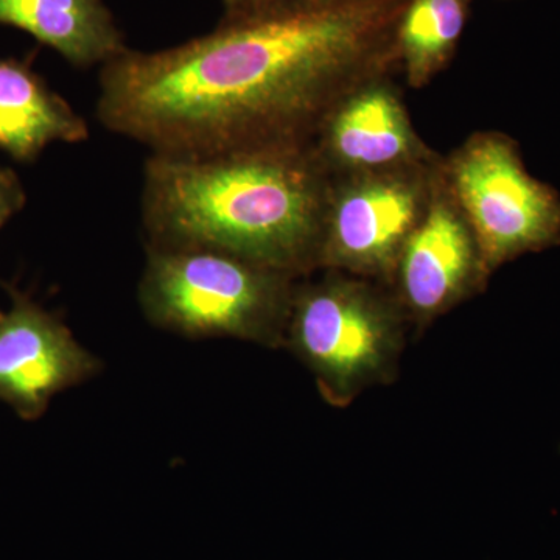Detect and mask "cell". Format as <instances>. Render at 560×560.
<instances>
[{
  "mask_svg": "<svg viewBox=\"0 0 560 560\" xmlns=\"http://www.w3.org/2000/svg\"><path fill=\"white\" fill-rule=\"evenodd\" d=\"M223 2L226 7V16H235V14L264 9V7L272 5L280 0H223Z\"/></svg>",
  "mask_w": 560,
  "mask_h": 560,
  "instance_id": "14",
  "label": "cell"
},
{
  "mask_svg": "<svg viewBox=\"0 0 560 560\" xmlns=\"http://www.w3.org/2000/svg\"><path fill=\"white\" fill-rule=\"evenodd\" d=\"M441 161L331 179L319 270L390 287L401 249L429 208Z\"/></svg>",
  "mask_w": 560,
  "mask_h": 560,
  "instance_id": "6",
  "label": "cell"
},
{
  "mask_svg": "<svg viewBox=\"0 0 560 560\" xmlns=\"http://www.w3.org/2000/svg\"><path fill=\"white\" fill-rule=\"evenodd\" d=\"M441 173L488 276L523 254L560 245L559 191L530 175L511 136L474 132L442 156Z\"/></svg>",
  "mask_w": 560,
  "mask_h": 560,
  "instance_id": "5",
  "label": "cell"
},
{
  "mask_svg": "<svg viewBox=\"0 0 560 560\" xmlns=\"http://www.w3.org/2000/svg\"><path fill=\"white\" fill-rule=\"evenodd\" d=\"M90 138L86 120L57 94L31 61L0 58V150L32 162L54 142Z\"/></svg>",
  "mask_w": 560,
  "mask_h": 560,
  "instance_id": "10",
  "label": "cell"
},
{
  "mask_svg": "<svg viewBox=\"0 0 560 560\" xmlns=\"http://www.w3.org/2000/svg\"><path fill=\"white\" fill-rule=\"evenodd\" d=\"M488 279L474 231L440 171L429 208L401 249L389 289L407 319L423 326L485 289Z\"/></svg>",
  "mask_w": 560,
  "mask_h": 560,
  "instance_id": "7",
  "label": "cell"
},
{
  "mask_svg": "<svg viewBox=\"0 0 560 560\" xmlns=\"http://www.w3.org/2000/svg\"><path fill=\"white\" fill-rule=\"evenodd\" d=\"M470 0H407L396 28L397 69L422 90L447 68L469 16Z\"/></svg>",
  "mask_w": 560,
  "mask_h": 560,
  "instance_id": "12",
  "label": "cell"
},
{
  "mask_svg": "<svg viewBox=\"0 0 560 560\" xmlns=\"http://www.w3.org/2000/svg\"><path fill=\"white\" fill-rule=\"evenodd\" d=\"M331 179L312 143L208 158L151 154L147 246L219 249L308 278L319 270Z\"/></svg>",
  "mask_w": 560,
  "mask_h": 560,
  "instance_id": "2",
  "label": "cell"
},
{
  "mask_svg": "<svg viewBox=\"0 0 560 560\" xmlns=\"http://www.w3.org/2000/svg\"><path fill=\"white\" fill-rule=\"evenodd\" d=\"M101 370V360L57 316L13 293L10 311L0 316V399L24 418H36L51 397Z\"/></svg>",
  "mask_w": 560,
  "mask_h": 560,
  "instance_id": "9",
  "label": "cell"
},
{
  "mask_svg": "<svg viewBox=\"0 0 560 560\" xmlns=\"http://www.w3.org/2000/svg\"><path fill=\"white\" fill-rule=\"evenodd\" d=\"M27 195L20 176L5 165H0V230L10 219L24 209Z\"/></svg>",
  "mask_w": 560,
  "mask_h": 560,
  "instance_id": "13",
  "label": "cell"
},
{
  "mask_svg": "<svg viewBox=\"0 0 560 560\" xmlns=\"http://www.w3.org/2000/svg\"><path fill=\"white\" fill-rule=\"evenodd\" d=\"M0 24L31 33L77 68L105 66L127 50L103 0H0Z\"/></svg>",
  "mask_w": 560,
  "mask_h": 560,
  "instance_id": "11",
  "label": "cell"
},
{
  "mask_svg": "<svg viewBox=\"0 0 560 560\" xmlns=\"http://www.w3.org/2000/svg\"><path fill=\"white\" fill-rule=\"evenodd\" d=\"M312 145L331 178L418 167L441 158L420 138L390 73L342 97Z\"/></svg>",
  "mask_w": 560,
  "mask_h": 560,
  "instance_id": "8",
  "label": "cell"
},
{
  "mask_svg": "<svg viewBox=\"0 0 560 560\" xmlns=\"http://www.w3.org/2000/svg\"><path fill=\"white\" fill-rule=\"evenodd\" d=\"M324 272L298 282L283 346L312 371L324 399L346 405L396 372L408 319L388 285Z\"/></svg>",
  "mask_w": 560,
  "mask_h": 560,
  "instance_id": "4",
  "label": "cell"
},
{
  "mask_svg": "<svg viewBox=\"0 0 560 560\" xmlns=\"http://www.w3.org/2000/svg\"><path fill=\"white\" fill-rule=\"evenodd\" d=\"M407 0H280L172 49H127L101 73L97 119L151 154L308 145L342 97L397 69Z\"/></svg>",
  "mask_w": 560,
  "mask_h": 560,
  "instance_id": "1",
  "label": "cell"
},
{
  "mask_svg": "<svg viewBox=\"0 0 560 560\" xmlns=\"http://www.w3.org/2000/svg\"><path fill=\"white\" fill-rule=\"evenodd\" d=\"M300 280L224 250L147 246L138 296L153 326L180 337L280 348Z\"/></svg>",
  "mask_w": 560,
  "mask_h": 560,
  "instance_id": "3",
  "label": "cell"
}]
</instances>
